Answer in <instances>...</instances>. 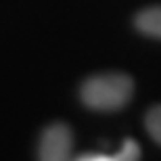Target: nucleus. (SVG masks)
<instances>
[{
    "instance_id": "nucleus-1",
    "label": "nucleus",
    "mask_w": 161,
    "mask_h": 161,
    "mask_svg": "<svg viewBox=\"0 0 161 161\" xmlns=\"http://www.w3.org/2000/svg\"><path fill=\"white\" fill-rule=\"evenodd\" d=\"M134 96V80L128 73L107 71L90 75L80 86V101L98 113H115L132 101Z\"/></svg>"
},
{
    "instance_id": "nucleus-2",
    "label": "nucleus",
    "mask_w": 161,
    "mask_h": 161,
    "mask_svg": "<svg viewBox=\"0 0 161 161\" xmlns=\"http://www.w3.org/2000/svg\"><path fill=\"white\" fill-rule=\"evenodd\" d=\"M73 155V132L63 121L48 124L38 140L40 161H67Z\"/></svg>"
},
{
    "instance_id": "nucleus-3",
    "label": "nucleus",
    "mask_w": 161,
    "mask_h": 161,
    "mask_svg": "<svg viewBox=\"0 0 161 161\" xmlns=\"http://www.w3.org/2000/svg\"><path fill=\"white\" fill-rule=\"evenodd\" d=\"M134 27L142 36L161 40V4L159 6H149V8H142L140 13H136Z\"/></svg>"
},
{
    "instance_id": "nucleus-4",
    "label": "nucleus",
    "mask_w": 161,
    "mask_h": 161,
    "mask_svg": "<svg viewBox=\"0 0 161 161\" xmlns=\"http://www.w3.org/2000/svg\"><path fill=\"white\" fill-rule=\"evenodd\" d=\"M144 128L149 132V136L161 147V105L151 107L144 115Z\"/></svg>"
},
{
    "instance_id": "nucleus-5",
    "label": "nucleus",
    "mask_w": 161,
    "mask_h": 161,
    "mask_svg": "<svg viewBox=\"0 0 161 161\" xmlns=\"http://www.w3.org/2000/svg\"><path fill=\"white\" fill-rule=\"evenodd\" d=\"M140 159V144L134 138H125L121 142V149L111 155V161H136Z\"/></svg>"
}]
</instances>
